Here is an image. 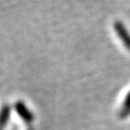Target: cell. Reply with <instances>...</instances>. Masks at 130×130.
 I'll use <instances>...</instances> for the list:
<instances>
[{
  "label": "cell",
  "instance_id": "obj_1",
  "mask_svg": "<svg viewBox=\"0 0 130 130\" xmlns=\"http://www.w3.org/2000/svg\"><path fill=\"white\" fill-rule=\"evenodd\" d=\"M113 27L122 43L130 52V32L128 29L121 21H116L114 23Z\"/></svg>",
  "mask_w": 130,
  "mask_h": 130
},
{
  "label": "cell",
  "instance_id": "obj_2",
  "mask_svg": "<svg viewBox=\"0 0 130 130\" xmlns=\"http://www.w3.org/2000/svg\"><path fill=\"white\" fill-rule=\"evenodd\" d=\"M130 115V92L127 94V96L125 99L124 105H123V108H122L121 111L119 113L120 118H125L126 117Z\"/></svg>",
  "mask_w": 130,
  "mask_h": 130
}]
</instances>
